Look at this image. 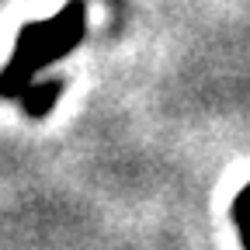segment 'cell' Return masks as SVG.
<instances>
[{"instance_id":"obj_3","label":"cell","mask_w":250,"mask_h":250,"mask_svg":"<svg viewBox=\"0 0 250 250\" xmlns=\"http://www.w3.org/2000/svg\"><path fill=\"white\" fill-rule=\"evenodd\" d=\"M233 223H236V233H240L243 250H250V184L240 188V195L233 202Z\"/></svg>"},{"instance_id":"obj_1","label":"cell","mask_w":250,"mask_h":250,"mask_svg":"<svg viewBox=\"0 0 250 250\" xmlns=\"http://www.w3.org/2000/svg\"><path fill=\"white\" fill-rule=\"evenodd\" d=\"M87 31V7L83 0H70L56 18L45 21H28L18 31L14 56L7 62V70L0 73V98H18V94L35 80L39 70H45L49 62L62 59L73 52Z\"/></svg>"},{"instance_id":"obj_2","label":"cell","mask_w":250,"mask_h":250,"mask_svg":"<svg viewBox=\"0 0 250 250\" xmlns=\"http://www.w3.org/2000/svg\"><path fill=\"white\" fill-rule=\"evenodd\" d=\"M62 87H66V80L62 77H52V80H42V83H28L21 90V104H24V115L31 118H42L56 101H59V94Z\"/></svg>"}]
</instances>
